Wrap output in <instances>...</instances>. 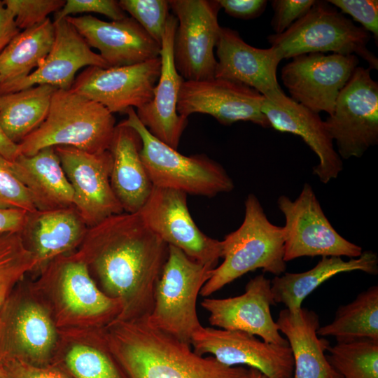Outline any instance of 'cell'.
<instances>
[{
	"label": "cell",
	"instance_id": "ee69618b",
	"mask_svg": "<svg viewBox=\"0 0 378 378\" xmlns=\"http://www.w3.org/2000/svg\"><path fill=\"white\" fill-rule=\"evenodd\" d=\"M29 212L18 209H0V234L21 233L27 221Z\"/></svg>",
	"mask_w": 378,
	"mask_h": 378
},
{
	"label": "cell",
	"instance_id": "4316f807",
	"mask_svg": "<svg viewBox=\"0 0 378 378\" xmlns=\"http://www.w3.org/2000/svg\"><path fill=\"white\" fill-rule=\"evenodd\" d=\"M276 323L292 350L293 378H342L326 357L330 344L317 335L320 320L314 311L302 307L293 312L285 308Z\"/></svg>",
	"mask_w": 378,
	"mask_h": 378
},
{
	"label": "cell",
	"instance_id": "9a60e30c",
	"mask_svg": "<svg viewBox=\"0 0 378 378\" xmlns=\"http://www.w3.org/2000/svg\"><path fill=\"white\" fill-rule=\"evenodd\" d=\"M264 96L244 84L224 78L183 80L180 88L178 113L188 118L200 113L213 116L220 123L230 125L236 122H251L270 127L262 112Z\"/></svg>",
	"mask_w": 378,
	"mask_h": 378
},
{
	"label": "cell",
	"instance_id": "bcb514c9",
	"mask_svg": "<svg viewBox=\"0 0 378 378\" xmlns=\"http://www.w3.org/2000/svg\"><path fill=\"white\" fill-rule=\"evenodd\" d=\"M0 154L9 161L18 156V146L12 142L4 133L0 125Z\"/></svg>",
	"mask_w": 378,
	"mask_h": 378
},
{
	"label": "cell",
	"instance_id": "ac0fdd59",
	"mask_svg": "<svg viewBox=\"0 0 378 378\" xmlns=\"http://www.w3.org/2000/svg\"><path fill=\"white\" fill-rule=\"evenodd\" d=\"M53 22L55 38L46 57L27 77L0 83V96L37 85L70 90L75 80L76 73L82 67H109L99 54L91 50L85 40L66 18Z\"/></svg>",
	"mask_w": 378,
	"mask_h": 378
},
{
	"label": "cell",
	"instance_id": "cb8c5ba5",
	"mask_svg": "<svg viewBox=\"0 0 378 378\" xmlns=\"http://www.w3.org/2000/svg\"><path fill=\"white\" fill-rule=\"evenodd\" d=\"M46 265L47 273L57 283L64 307L71 314L103 323L118 318L120 302L98 288L86 263L76 254L59 256Z\"/></svg>",
	"mask_w": 378,
	"mask_h": 378
},
{
	"label": "cell",
	"instance_id": "ab89813d",
	"mask_svg": "<svg viewBox=\"0 0 378 378\" xmlns=\"http://www.w3.org/2000/svg\"><path fill=\"white\" fill-rule=\"evenodd\" d=\"M334 7L351 15L360 23L362 27L370 32L378 41V1L377 0H329Z\"/></svg>",
	"mask_w": 378,
	"mask_h": 378
},
{
	"label": "cell",
	"instance_id": "74e56055",
	"mask_svg": "<svg viewBox=\"0 0 378 378\" xmlns=\"http://www.w3.org/2000/svg\"><path fill=\"white\" fill-rule=\"evenodd\" d=\"M5 6L13 14L19 29H27L48 18L52 13L59 10L64 0H4Z\"/></svg>",
	"mask_w": 378,
	"mask_h": 378
},
{
	"label": "cell",
	"instance_id": "2e32d148",
	"mask_svg": "<svg viewBox=\"0 0 378 378\" xmlns=\"http://www.w3.org/2000/svg\"><path fill=\"white\" fill-rule=\"evenodd\" d=\"M190 346L196 354H211L227 366L246 365L268 378H293L294 362L289 345L268 343L244 331L202 326L193 334Z\"/></svg>",
	"mask_w": 378,
	"mask_h": 378
},
{
	"label": "cell",
	"instance_id": "f1b7e54d",
	"mask_svg": "<svg viewBox=\"0 0 378 378\" xmlns=\"http://www.w3.org/2000/svg\"><path fill=\"white\" fill-rule=\"evenodd\" d=\"M356 270L377 274V253L372 251H364L359 257L349 260L339 256L322 257L316 265L308 271L284 272L280 276H275L271 280L273 298L276 304H284L290 311L298 310L305 298L323 282L338 274Z\"/></svg>",
	"mask_w": 378,
	"mask_h": 378
},
{
	"label": "cell",
	"instance_id": "f546056e",
	"mask_svg": "<svg viewBox=\"0 0 378 378\" xmlns=\"http://www.w3.org/2000/svg\"><path fill=\"white\" fill-rule=\"evenodd\" d=\"M56 90L37 85L0 96V125L12 142L18 144L42 124Z\"/></svg>",
	"mask_w": 378,
	"mask_h": 378
},
{
	"label": "cell",
	"instance_id": "7dc6e473",
	"mask_svg": "<svg viewBox=\"0 0 378 378\" xmlns=\"http://www.w3.org/2000/svg\"><path fill=\"white\" fill-rule=\"evenodd\" d=\"M241 378H268L265 374L262 373L260 370L248 368H246Z\"/></svg>",
	"mask_w": 378,
	"mask_h": 378
},
{
	"label": "cell",
	"instance_id": "7c38bea8",
	"mask_svg": "<svg viewBox=\"0 0 378 378\" xmlns=\"http://www.w3.org/2000/svg\"><path fill=\"white\" fill-rule=\"evenodd\" d=\"M358 62L354 55H301L282 68L281 80L295 102L316 113L324 111L330 115Z\"/></svg>",
	"mask_w": 378,
	"mask_h": 378
},
{
	"label": "cell",
	"instance_id": "e575fe53",
	"mask_svg": "<svg viewBox=\"0 0 378 378\" xmlns=\"http://www.w3.org/2000/svg\"><path fill=\"white\" fill-rule=\"evenodd\" d=\"M64 365L73 378H125L108 344H76L65 354Z\"/></svg>",
	"mask_w": 378,
	"mask_h": 378
},
{
	"label": "cell",
	"instance_id": "277c9868",
	"mask_svg": "<svg viewBox=\"0 0 378 378\" xmlns=\"http://www.w3.org/2000/svg\"><path fill=\"white\" fill-rule=\"evenodd\" d=\"M106 108L71 90L57 89L42 124L18 146V155L48 147L70 146L89 153L108 150L115 127Z\"/></svg>",
	"mask_w": 378,
	"mask_h": 378
},
{
	"label": "cell",
	"instance_id": "d6986e66",
	"mask_svg": "<svg viewBox=\"0 0 378 378\" xmlns=\"http://www.w3.org/2000/svg\"><path fill=\"white\" fill-rule=\"evenodd\" d=\"M262 112L270 127L300 136L315 153L319 162L313 167V174L323 183L338 176L343 162L318 113L295 102L282 90L264 97Z\"/></svg>",
	"mask_w": 378,
	"mask_h": 378
},
{
	"label": "cell",
	"instance_id": "603a6c76",
	"mask_svg": "<svg viewBox=\"0 0 378 378\" xmlns=\"http://www.w3.org/2000/svg\"><path fill=\"white\" fill-rule=\"evenodd\" d=\"M216 48L215 78L244 84L264 97L282 90L276 78L282 59L275 48L251 46L237 31L227 27L220 28Z\"/></svg>",
	"mask_w": 378,
	"mask_h": 378
},
{
	"label": "cell",
	"instance_id": "8fae6325",
	"mask_svg": "<svg viewBox=\"0 0 378 378\" xmlns=\"http://www.w3.org/2000/svg\"><path fill=\"white\" fill-rule=\"evenodd\" d=\"M139 213L168 246L211 269L218 266L222 258L221 241L206 235L197 227L188 210L186 193L153 186Z\"/></svg>",
	"mask_w": 378,
	"mask_h": 378
},
{
	"label": "cell",
	"instance_id": "5b68a950",
	"mask_svg": "<svg viewBox=\"0 0 378 378\" xmlns=\"http://www.w3.org/2000/svg\"><path fill=\"white\" fill-rule=\"evenodd\" d=\"M122 122L141 140L140 157L155 187L212 197L234 189L232 179L218 162L204 155L186 156L152 135L130 108Z\"/></svg>",
	"mask_w": 378,
	"mask_h": 378
},
{
	"label": "cell",
	"instance_id": "6da1fadb",
	"mask_svg": "<svg viewBox=\"0 0 378 378\" xmlns=\"http://www.w3.org/2000/svg\"><path fill=\"white\" fill-rule=\"evenodd\" d=\"M80 245L76 255L95 274L103 292L121 303L117 319H147L169 246L148 227L139 213L109 216L89 227Z\"/></svg>",
	"mask_w": 378,
	"mask_h": 378
},
{
	"label": "cell",
	"instance_id": "60d3db41",
	"mask_svg": "<svg viewBox=\"0 0 378 378\" xmlns=\"http://www.w3.org/2000/svg\"><path fill=\"white\" fill-rule=\"evenodd\" d=\"M0 369L8 378H71L54 365L36 366L16 358L1 355Z\"/></svg>",
	"mask_w": 378,
	"mask_h": 378
},
{
	"label": "cell",
	"instance_id": "3957f363",
	"mask_svg": "<svg viewBox=\"0 0 378 378\" xmlns=\"http://www.w3.org/2000/svg\"><path fill=\"white\" fill-rule=\"evenodd\" d=\"M241 225L221 241L223 262L213 269L200 295L208 297L249 272L261 269L274 276L286 270L283 227L272 223L254 194L244 202Z\"/></svg>",
	"mask_w": 378,
	"mask_h": 378
},
{
	"label": "cell",
	"instance_id": "d590c367",
	"mask_svg": "<svg viewBox=\"0 0 378 378\" xmlns=\"http://www.w3.org/2000/svg\"><path fill=\"white\" fill-rule=\"evenodd\" d=\"M127 12L158 43L161 45L170 6L166 0H120L118 1Z\"/></svg>",
	"mask_w": 378,
	"mask_h": 378
},
{
	"label": "cell",
	"instance_id": "ffe728a7",
	"mask_svg": "<svg viewBox=\"0 0 378 378\" xmlns=\"http://www.w3.org/2000/svg\"><path fill=\"white\" fill-rule=\"evenodd\" d=\"M109 67L130 66L160 57L161 45L132 18L106 22L90 15L66 18Z\"/></svg>",
	"mask_w": 378,
	"mask_h": 378
},
{
	"label": "cell",
	"instance_id": "5bb4252c",
	"mask_svg": "<svg viewBox=\"0 0 378 378\" xmlns=\"http://www.w3.org/2000/svg\"><path fill=\"white\" fill-rule=\"evenodd\" d=\"M74 191V206L92 227L124 212L110 182L112 156L108 150L89 153L70 146L55 147Z\"/></svg>",
	"mask_w": 378,
	"mask_h": 378
},
{
	"label": "cell",
	"instance_id": "b9f144b4",
	"mask_svg": "<svg viewBox=\"0 0 378 378\" xmlns=\"http://www.w3.org/2000/svg\"><path fill=\"white\" fill-rule=\"evenodd\" d=\"M315 0H274V15L271 26L274 34H281L295 22L304 16L312 7Z\"/></svg>",
	"mask_w": 378,
	"mask_h": 378
},
{
	"label": "cell",
	"instance_id": "484cf974",
	"mask_svg": "<svg viewBox=\"0 0 378 378\" xmlns=\"http://www.w3.org/2000/svg\"><path fill=\"white\" fill-rule=\"evenodd\" d=\"M88 228L75 207L69 206L29 213L21 234L38 268L80 245Z\"/></svg>",
	"mask_w": 378,
	"mask_h": 378
},
{
	"label": "cell",
	"instance_id": "7402d4cb",
	"mask_svg": "<svg viewBox=\"0 0 378 378\" xmlns=\"http://www.w3.org/2000/svg\"><path fill=\"white\" fill-rule=\"evenodd\" d=\"M56 339L54 323L40 304L26 301L10 309L5 306L0 355L16 358L36 366L52 365L50 362Z\"/></svg>",
	"mask_w": 378,
	"mask_h": 378
},
{
	"label": "cell",
	"instance_id": "4fadbf2b",
	"mask_svg": "<svg viewBox=\"0 0 378 378\" xmlns=\"http://www.w3.org/2000/svg\"><path fill=\"white\" fill-rule=\"evenodd\" d=\"M161 71L160 57L123 66H88L70 90L106 108L111 113L141 108L153 98Z\"/></svg>",
	"mask_w": 378,
	"mask_h": 378
},
{
	"label": "cell",
	"instance_id": "c3c4849f",
	"mask_svg": "<svg viewBox=\"0 0 378 378\" xmlns=\"http://www.w3.org/2000/svg\"><path fill=\"white\" fill-rule=\"evenodd\" d=\"M0 378H8L1 369H0Z\"/></svg>",
	"mask_w": 378,
	"mask_h": 378
},
{
	"label": "cell",
	"instance_id": "7bdbcfd3",
	"mask_svg": "<svg viewBox=\"0 0 378 378\" xmlns=\"http://www.w3.org/2000/svg\"><path fill=\"white\" fill-rule=\"evenodd\" d=\"M220 8L234 18L249 20L260 15L265 10V0H217Z\"/></svg>",
	"mask_w": 378,
	"mask_h": 378
},
{
	"label": "cell",
	"instance_id": "d6a6232c",
	"mask_svg": "<svg viewBox=\"0 0 378 378\" xmlns=\"http://www.w3.org/2000/svg\"><path fill=\"white\" fill-rule=\"evenodd\" d=\"M36 267V259L26 246L21 233L0 234V335L3 312L11 290L27 272Z\"/></svg>",
	"mask_w": 378,
	"mask_h": 378
},
{
	"label": "cell",
	"instance_id": "44dd1931",
	"mask_svg": "<svg viewBox=\"0 0 378 378\" xmlns=\"http://www.w3.org/2000/svg\"><path fill=\"white\" fill-rule=\"evenodd\" d=\"M177 20L170 14L161 42V71L152 99L136 111L141 122L150 133L170 147L177 149L188 118L177 111L181 85L184 80L177 71L173 45Z\"/></svg>",
	"mask_w": 378,
	"mask_h": 378
},
{
	"label": "cell",
	"instance_id": "8d00e7d4",
	"mask_svg": "<svg viewBox=\"0 0 378 378\" xmlns=\"http://www.w3.org/2000/svg\"><path fill=\"white\" fill-rule=\"evenodd\" d=\"M0 209L37 211L25 186L13 172L10 161L0 154Z\"/></svg>",
	"mask_w": 378,
	"mask_h": 378
},
{
	"label": "cell",
	"instance_id": "8992f818",
	"mask_svg": "<svg viewBox=\"0 0 378 378\" xmlns=\"http://www.w3.org/2000/svg\"><path fill=\"white\" fill-rule=\"evenodd\" d=\"M370 36L328 1H316L310 10L284 32L270 35L267 39L282 59L332 52L357 55L368 63L370 69H377L378 59L367 47Z\"/></svg>",
	"mask_w": 378,
	"mask_h": 378
},
{
	"label": "cell",
	"instance_id": "d4e9b609",
	"mask_svg": "<svg viewBox=\"0 0 378 378\" xmlns=\"http://www.w3.org/2000/svg\"><path fill=\"white\" fill-rule=\"evenodd\" d=\"M138 133L122 121L115 125L108 150L112 156L110 182L124 212L137 213L148 199L153 185L140 157Z\"/></svg>",
	"mask_w": 378,
	"mask_h": 378
},
{
	"label": "cell",
	"instance_id": "1f68e13d",
	"mask_svg": "<svg viewBox=\"0 0 378 378\" xmlns=\"http://www.w3.org/2000/svg\"><path fill=\"white\" fill-rule=\"evenodd\" d=\"M316 332L335 337L337 343L363 339L378 342V286H370L352 302L340 306L333 321L320 326Z\"/></svg>",
	"mask_w": 378,
	"mask_h": 378
},
{
	"label": "cell",
	"instance_id": "f35d334b",
	"mask_svg": "<svg viewBox=\"0 0 378 378\" xmlns=\"http://www.w3.org/2000/svg\"><path fill=\"white\" fill-rule=\"evenodd\" d=\"M83 13H100L113 20L127 17L119 2L115 0H67L64 6L55 13L53 21Z\"/></svg>",
	"mask_w": 378,
	"mask_h": 378
},
{
	"label": "cell",
	"instance_id": "836d02e7",
	"mask_svg": "<svg viewBox=\"0 0 378 378\" xmlns=\"http://www.w3.org/2000/svg\"><path fill=\"white\" fill-rule=\"evenodd\" d=\"M326 357L342 378H378V342L363 339L329 346Z\"/></svg>",
	"mask_w": 378,
	"mask_h": 378
},
{
	"label": "cell",
	"instance_id": "7a4b0ae2",
	"mask_svg": "<svg viewBox=\"0 0 378 378\" xmlns=\"http://www.w3.org/2000/svg\"><path fill=\"white\" fill-rule=\"evenodd\" d=\"M105 337L125 378H241L246 370L196 354L146 319H115Z\"/></svg>",
	"mask_w": 378,
	"mask_h": 378
},
{
	"label": "cell",
	"instance_id": "9c48e42d",
	"mask_svg": "<svg viewBox=\"0 0 378 378\" xmlns=\"http://www.w3.org/2000/svg\"><path fill=\"white\" fill-rule=\"evenodd\" d=\"M370 68L357 66L324 121L341 158H360L378 143V83Z\"/></svg>",
	"mask_w": 378,
	"mask_h": 378
},
{
	"label": "cell",
	"instance_id": "ba28073f",
	"mask_svg": "<svg viewBox=\"0 0 378 378\" xmlns=\"http://www.w3.org/2000/svg\"><path fill=\"white\" fill-rule=\"evenodd\" d=\"M277 205L285 218L284 258L286 262L304 256L356 258L363 251L336 231L308 183L295 200L281 195Z\"/></svg>",
	"mask_w": 378,
	"mask_h": 378
},
{
	"label": "cell",
	"instance_id": "f6af8a7d",
	"mask_svg": "<svg viewBox=\"0 0 378 378\" xmlns=\"http://www.w3.org/2000/svg\"><path fill=\"white\" fill-rule=\"evenodd\" d=\"M19 32L13 14L0 1V53Z\"/></svg>",
	"mask_w": 378,
	"mask_h": 378
},
{
	"label": "cell",
	"instance_id": "83f0119b",
	"mask_svg": "<svg viewBox=\"0 0 378 378\" xmlns=\"http://www.w3.org/2000/svg\"><path fill=\"white\" fill-rule=\"evenodd\" d=\"M13 172L29 190L38 211L74 206V191L55 147L10 161Z\"/></svg>",
	"mask_w": 378,
	"mask_h": 378
},
{
	"label": "cell",
	"instance_id": "52a82bcc",
	"mask_svg": "<svg viewBox=\"0 0 378 378\" xmlns=\"http://www.w3.org/2000/svg\"><path fill=\"white\" fill-rule=\"evenodd\" d=\"M212 270L169 246L167 260L155 286L148 323L190 345L193 334L202 326L197 314V299Z\"/></svg>",
	"mask_w": 378,
	"mask_h": 378
},
{
	"label": "cell",
	"instance_id": "30bf717a",
	"mask_svg": "<svg viewBox=\"0 0 378 378\" xmlns=\"http://www.w3.org/2000/svg\"><path fill=\"white\" fill-rule=\"evenodd\" d=\"M177 20L173 54L176 69L184 80L215 77L214 56L221 27L217 0H170Z\"/></svg>",
	"mask_w": 378,
	"mask_h": 378
},
{
	"label": "cell",
	"instance_id": "e0dca14e",
	"mask_svg": "<svg viewBox=\"0 0 378 378\" xmlns=\"http://www.w3.org/2000/svg\"><path fill=\"white\" fill-rule=\"evenodd\" d=\"M275 304L271 280L264 274L251 279L240 295L221 299L206 298L201 303L209 313L208 320L212 326L244 331L266 342L287 346L288 340L281 335L271 314V306Z\"/></svg>",
	"mask_w": 378,
	"mask_h": 378
},
{
	"label": "cell",
	"instance_id": "4dcf8cb0",
	"mask_svg": "<svg viewBox=\"0 0 378 378\" xmlns=\"http://www.w3.org/2000/svg\"><path fill=\"white\" fill-rule=\"evenodd\" d=\"M55 38L54 22L41 23L20 31L0 53V83L27 77L49 53Z\"/></svg>",
	"mask_w": 378,
	"mask_h": 378
}]
</instances>
